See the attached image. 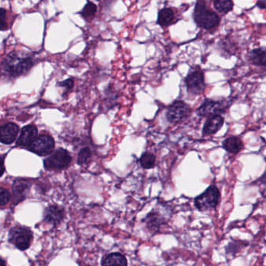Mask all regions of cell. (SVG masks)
<instances>
[{"label":"cell","mask_w":266,"mask_h":266,"mask_svg":"<svg viewBox=\"0 0 266 266\" xmlns=\"http://www.w3.org/2000/svg\"><path fill=\"white\" fill-rule=\"evenodd\" d=\"M55 148V140L48 133L42 132L27 147L29 150L39 156L51 154Z\"/></svg>","instance_id":"obj_8"},{"label":"cell","mask_w":266,"mask_h":266,"mask_svg":"<svg viewBox=\"0 0 266 266\" xmlns=\"http://www.w3.org/2000/svg\"><path fill=\"white\" fill-rule=\"evenodd\" d=\"M33 65V57L30 54L14 51L6 57L3 68L10 77H18L27 74Z\"/></svg>","instance_id":"obj_1"},{"label":"cell","mask_w":266,"mask_h":266,"mask_svg":"<svg viewBox=\"0 0 266 266\" xmlns=\"http://www.w3.org/2000/svg\"><path fill=\"white\" fill-rule=\"evenodd\" d=\"M213 5L215 9L221 14H228L233 10V0H214Z\"/></svg>","instance_id":"obj_20"},{"label":"cell","mask_w":266,"mask_h":266,"mask_svg":"<svg viewBox=\"0 0 266 266\" xmlns=\"http://www.w3.org/2000/svg\"><path fill=\"white\" fill-rule=\"evenodd\" d=\"M8 28L7 22V11L0 8V30H6Z\"/></svg>","instance_id":"obj_25"},{"label":"cell","mask_w":266,"mask_h":266,"mask_svg":"<svg viewBox=\"0 0 266 266\" xmlns=\"http://www.w3.org/2000/svg\"><path fill=\"white\" fill-rule=\"evenodd\" d=\"M72 161V156L65 149L55 150L44 160V166L48 171H62L66 169Z\"/></svg>","instance_id":"obj_5"},{"label":"cell","mask_w":266,"mask_h":266,"mask_svg":"<svg viewBox=\"0 0 266 266\" xmlns=\"http://www.w3.org/2000/svg\"><path fill=\"white\" fill-rule=\"evenodd\" d=\"M223 148L226 152L233 154L240 153L244 149L243 141L237 137H230L223 140Z\"/></svg>","instance_id":"obj_15"},{"label":"cell","mask_w":266,"mask_h":266,"mask_svg":"<svg viewBox=\"0 0 266 266\" xmlns=\"http://www.w3.org/2000/svg\"><path fill=\"white\" fill-rule=\"evenodd\" d=\"M59 87H63L65 91L70 92V90H73L74 87V81L73 79H68V80H64V81L60 82L58 84Z\"/></svg>","instance_id":"obj_26"},{"label":"cell","mask_w":266,"mask_h":266,"mask_svg":"<svg viewBox=\"0 0 266 266\" xmlns=\"http://www.w3.org/2000/svg\"><path fill=\"white\" fill-rule=\"evenodd\" d=\"M39 135L37 127L35 125H26L20 132V137L17 142V147H28L35 138Z\"/></svg>","instance_id":"obj_13"},{"label":"cell","mask_w":266,"mask_h":266,"mask_svg":"<svg viewBox=\"0 0 266 266\" xmlns=\"http://www.w3.org/2000/svg\"><path fill=\"white\" fill-rule=\"evenodd\" d=\"M257 7L261 9H266V0H259L257 3Z\"/></svg>","instance_id":"obj_28"},{"label":"cell","mask_w":266,"mask_h":266,"mask_svg":"<svg viewBox=\"0 0 266 266\" xmlns=\"http://www.w3.org/2000/svg\"><path fill=\"white\" fill-rule=\"evenodd\" d=\"M248 60L253 65L266 66V48L253 49L248 55Z\"/></svg>","instance_id":"obj_18"},{"label":"cell","mask_w":266,"mask_h":266,"mask_svg":"<svg viewBox=\"0 0 266 266\" xmlns=\"http://www.w3.org/2000/svg\"><path fill=\"white\" fill-rule=\"evenodd\" d=\"M193 17L198 27L206 30H212L220 23L219 16L207 7L204 0H197Z\"/></svg>","instance_id":"obj_2"},{"label":"cell","mask_w":266,"mask_h":266,"mask_svg":"<svg viewBox=\"0 0 266 266\" xmlns=\"http://www.w3.org/2000/svg\"><path fill=\"white\" fill-rule=\"evenodd\" d=\"M175 14L170 8H163L160 10L157 19V23L161 27H168L173 23Z\"/></svg>","instance_id":"obj_19"},{"label":"cell","mask_w":266,"mask_h":266,"mask_svg":"<svg viewBox=\"0 0 266 266\" xmlns=\"http://www.w3.org/2000/svg\"><path fill=\"white\" fill-rule=\"evenodd\" d=\"M223 124H224V118L222 115H216L209 117L203 126V136L214 135L219 130L221 129Z\"/></svg>","instance_id":"obj_14"},{"label":"cell","mask_w":266,"mask_h":266,"mask_svg":"<svg viewBox=\"0 0 266 266\" xmlns=\"http://www.w3.org/2000/svg\"><path fill=\"white\" fill-rule=\"evenodd\" d=\"M185 82L187 91L191 96L202 94L207 87L205 82L204 73L198 68L191 70L185 77Z\"/></svg>","instance_id":"obj_7"},{"label":"cell","mask_w":266,"mask_h":266,"mask_svg":"<svg viewBox=\"0 0 266 266\" xmlns=\"http://www.w3.org/2000/svg\"><path fill=\"white\" fill-rule=\"evenodd\" d=\"M140 165L144 169H152L156 164V156L153 153L145 152L140 159Z\"/></svg>","instance_id":"obj_21"},{"label":"cell","mask_w":266,"mask_h":266,"mask_svg":"<svg viewBox=\"0 0 266 266\" xmlns=\"http://www.w3.org/2000/svg\"><path fill=\"white\" fill-rule=\"evenodd\" d=\"M147 228L152 233L158 231L160 226L164 223V219L158 213H150L146 218Z\"/></svg>","instance_id":"obj_16"},{"label":"cell","mask_w":266,"mask_h":266,"mask_svg":"<svg viewBox=\"0 0 266 266\" xmlns=\"http://www.w3.org/2000/svg\"><path fill=\"white\" fill-rule=\"evenodd\" d=\"M259 181L260 183L266 185V171L264 172V174L261 175V178H259Z\"/></svg>","instance_id":"obj_29"},{"label":"cell","mask_w":266,"mask_h":266,"mask_svg":"<svg viewBox=\"0 0 266 266\" xmlns=\"http://www.w3.org/2000/svg\"><path fill=\"white\" fill-rule=\"evenodd\" d=\"M0 266H7V263L2 258H0Z\"/></svg>","instance_id":"obj_30"},{"label":"cell","mask_w":266,"mask_h":266,"mask_svg":"<svg viewBox=\"0 0 266 266\" xmlns=\"http://www.w3.org/2000/svg\"><path fill=\"white\" fill-rule=\"evenodd\" d=\"M229 102L224 98L206 99L198 107L196 112L202 117H210L226 112L229 108Z\"/></svg>","instance_id":"obj_6"},{"label":"cell","mask_w":266,"mask_h":266,"mask_svg":"<svg viewBox=\"0 0 266 266\" xmlns=\"http://www.w3.org/2000/svg\"><path fill=\"white\" fill-rule=\"evenodd\" d=\"M34 235L30 228L23 226L12 227L9 232L10 243L14 245L20 251H26L30 248L33 241Z\"/></svg>","instance_id":"obj_3"},{"label":"cell","mask_w":266,"mask_h":266,"mask_svg":"<svg viewBox=\"0 0 266 266\" xmlns=\"http://www.w3.org/2000/svg\"><path fill=\"white\" fill-rule=\"evenodd\" d=\"M31 183L27 179L19 178L14 181L13 188H12V198L14 205L21 203L25 200L27 193L30 190Z\"/></svg>","instance_id":"obj_10"},{"label":"cell","mask_w":266,"mask_h":266,"mask_svg":"<svg viewBox=\"0 0 266 266\" xmlns=\"http://www.w3.org/2000/svg\"><path fill=\"white\" fill-rule=\"evenodd\" d=\"M191 113V108L185 102L175 101L168 108L166 118L171 123H178L188 116Z\"/></svg>","instance_id":"obj_9"},{"label":"cell","mask_w":266,"mask_h":266,"mask_svg":"<svg viewBox=\"0 0 266 266\" xmlns=\"http://www.w3.org/2000/svg\"><path fill=\"white\" fill-rule=\"evenodd\" d=\"M11 200V194L8 190L0 187V207L6 206Z\"/></svg>","instance_id":"obj_24"},{"label":"cell","mask_w":266,"mask_h":266,"mask_svg":"<svg viewBox=\"0 0 266 266\" xmlns=\"http://www.w3.org/2000/svg\"><path fill=\"white\" fill-rule=\"evenodd\" d=\"M92 151L88 147H84L80 150L78 153V158H77V163L80 166L89 164L91 161Z\"/></svg>","instance_id":"obj_22"},{"label":"cell","mask_w":266,"mask_h":266,"mask_svg":"<svg viewBox=\"0 0 266 266\" xmlns=\"http://www.w3.org/2000/svg\"><path fill=\"white\" fill-rule=\"evenodd\" d=\"M220 191L216 185H210L204 192L195 198V206L201 212L216 209L220 202Z\"/></svg>","instance_id":"obj_4"},{"label":"cell","mask_w":266,"mask_h":266,"mask_svg":"<svg viewBox=\"0 0 266 266\" xmlns=\"http://www.w3.org/2000/svg\"><path fill=\"white\" fill-rule=\"evenodd\" d=\"M5 172V165H4V156L0 155V178Z\"/></svg>","instance_id":"obj_27"},{"label":"cell","mask_w":266,"mask_h":266,"mask_svg":"<svg viewBox=\"0 0 266 266\" xmlns=\"http://www.w3.org/2000/svg\"><path fill=\"white\" fill-rule=\"evenodd\" d=\"M126 258L121 253H111L102 262V266H127Z\"/></svg>","instance_id":"obj_17"},{"label":"cell","mask_w":266,"mask_h":266,"mask_svg":"<svg viewBox=\"0 0 266 266\" xmlns=\"http://www.w3.org/2000/svg\"><path fill=\"white\" fill-rule=\"evenodd\" d=\"M19 126L15 123H7L0 126V143L11 144L18 136Z\"/></svg>","instance_id":"obj_12"},{"label":"cell","mask_w":266,"mask_h":266,"mask_svg":"<svg viewBox=\"0 0 266 266\" xmlns=\"http://www.w3.org/2000/svg\"><path fill=\"white\" fill-rule=\"evenodd\" d=\"M65 218V210L62 207L52 205L45 209L44 213V221L48 224L57 226L62 223Z\"/></svg>","instance_id":"obj_11"},{"label":"cell","mask_w":266,"mask_h":266,"mask_svg":"<svg viewBox=\"0 0 266 266\" xmlns=\"http://www.w3.org/2000/svg\"><path fill=\"white\" fill-rule=\"evenodd\" d=\"M96 13V6L93 3L88 2L83 7L81 11V15L87 21H90L94 17Z\"/></svg>","instance_id":"obj_23"}]
</instances>
